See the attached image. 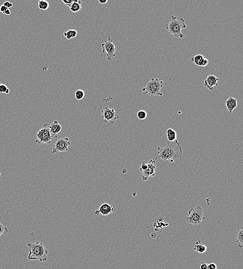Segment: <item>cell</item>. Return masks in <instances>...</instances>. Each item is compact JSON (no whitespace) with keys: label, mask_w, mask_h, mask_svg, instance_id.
Masks as SVG:
<instances>
[{"label":"cell","mask_w":243,"mask_h":269,"mask_svg":"<svg viewBox=\"0 0 243 269\" xmlns=\"http://www.w3.org/2000/svg\"><path fill=\"white\" fill-rule=\"evenodd\" d=\"M165 142L167 145L164 147H159L157 148L158 156L155 158L154 161L160 158L163 161L169 160L173 163L175 159L180 158L181 160L183 155V150L177 139L173 142L165 141Z\"/></svg>","instance_id":"1"},{"label":"cell","mask_w":243,"mask_h":269,"mask_svg":"<svg viewBox=\"0 0 243 269\" xmlns=\"http://www.w3.org/2000/svg\"><path fill=\"white\" fill-rule=\"evenodd\" d=\"M29 248V255L28 258L30 260H38L40 262L47 261L48 251L45 247L43 242H37L36 243L28 244Z\"/></svg>","instance_id":"2"},{"label":"cell","mask_w":243,"mask_h":269,"mask_svg":"<svg viewBox=\"0 0 243 269\" xmlns=\"http://www.w3.org/2000/svg\"><path fill=\"white\" fill-rule=\"evenodd\" d=\"M187 28L185 20L183 18H180L177 19V17L174 16L171 17L170 22L167 25L166 28L170 34L176 38L183 39L184 35L182 33L181 30L183 28Z\"/></svg>","instance_id":"3"},{"label":"cell","mask_w":243,"mask_h":269,"mask_svg":"<svg viewBox=\"0 0 243 269\" xmlns=\"http://www.w3.org/2000/svg\"><path fill=\"white\" fill-rule=\"evenodd\" d=\"M163 85V81L160 80L158 78H152L147 83L145 88L142 89V92L144 94H148L150 96L163 95L161 92V89Z\"/></svg>","instance_id":"4"},{"label":"cell","mask_w":243,"mask_h":269,"mask_svg":"<svg viewBox=\"0 0 243 269\" xmlns=\"http://www.w3.org/2000/svg\"><path fill=\"white\" fill-rule=\"evenodd\" d=\"M188 217L186 218L187 222L194 226H199L205 220L203 210L200 206L193 207L188 211Z\"/></svg>","instance_id":"5"},{"label":"cell","mask_w":243,"mask_h":269,"mask_svg":"<svg viewBox=\"0 0 243 269\" xmlns=\"http://www.w3.org/2000/svg\"><path fill=\"white\" fill-rule=\"evenodd\" d=\"M49 125L44 124L41 128L38 130L35 142L39 145L46 144L49 145L51 143L52 139L49 130Z\"/></svg>","instance_id":"6"},{"label":"cell","mask_w":243,"mask_h":269,"mask_svg":"<svg viewBox=\"0 0 243 269\" xmlns=\"http://www.w3.org/2000/svg\"><path fill=\"white\" fill-rule=\"evenodd\" d=\"M101 47L102 53H106L107 60L109 61H112L116 56V48L112 42V39L110 38V36H108V40L105 41L101 45Z\"/></svg>","instance_id":"7"},{"label":"cell","mask_w":243,"mask_h":269,"mask_svg":"<svg viewBox=\"0 0 243 269\" xmlns=\"http://www.w3.org/2000/svg\"><path fill=\"white\" fill-rule=\"evenodd\" d=\"M101 118L105 123L110 125L119 118V116L116 112L114 109L105 107L101 111Z\"/></svg>","instance_id":"8"},{"label":"cell","mask_w":243,"mask_h":269,"mask_svg":"<svg viewBox=\"0 0 243 269\" xmlns=\"http://www.w3.org/2000/svg\"><path fill=\"white\" fill-rule=\"evenodd\" d=\"M71 145L69 138L68 137L61 138L57 140L53 146L52 154L68 151V147Z\"/></svg>","instance_id":"9"},{"label":"cell","mask_w":243,"mask_h":269,"mask_svg":"<svg viewBox=\"0 0 243 269\" xmlns=\"http://www.w3.org/2000/svg\"><path fill=\"white\" fill-rule=\"evenodd\" d=\"M157 169V165L154 160H150L147 164V167L144 171H141L142 180L143 181H147L149 177L154 176H156V170Z\"/></svg>","instance_id":"10"},{"label":"cell","mask_w":243,"mask_h":269,"mask_svg":"<svg viewBox=\"0 0 243 269\" xmlns=\"http://www.w3.org/2000/svg\"><path fill=\"white\" fill-rule=\"evenodd\" d=\"M115 212H116V209L115 204H110L107 203H104L99 207V209L95 211L93 214L97 216H99L101 214L102 216H104Z\"/></svg>","instance_id":"11"},{"label":"cell","mask_w":243,"mask_h":269,"mask_svg":"<svg viewBox=\"0 0 243 269\" xmlns=\"http://www.w3.org/2000/svg\"><path fill=\"white\" fill-rule=\"evenodd\" d=\"M219 81V79L213 75H209L204 80L203 84L205 87L207 88L210 91L214 90L215 86L218 85V81Z\"/></svg>","instance_id":"12"},{"label":"cell","mask_w":243,"mask_h":269,"mask_svg":"<svg viewBox=\"0 0 243 269\" xmlns=\"http://www.w3.org/2000/svg\"><path fill=\"white\" fill-rule=\"evenodd\" d=\"M191 61L196 65L201 67H205L208 64V59L202 54H197L194 57H191Z\"/></svg>","instance_id":"13"},{"label":"cell","mask_w":243,"mask_h":269,"mask_svg":"<svg viewBox=\"0 0 243 269\" xmlns=\"http://www.w3.org/2000/svg\"><path fill=\"white\" fill-rule=\"evenodd\" d=\"M49 130L50 134H51L52 139L57 138L58 137V134L61 132L62 130V126L59 122L55 120L52 122L51 124L49 125Z\"/></svg>","instance_id":"14"},{"label":"cell","mask_w":243,"mask_h":269,"mask_svg":"<svg viewBox=\"0 0 243 269\" xmlns=\"http://www.w3.org/2000/svg\"><path fill=\"white\" fill-rule=\"evenodd\" d=\"M225 105L229 114H232L238 106L237 99L233 97H229L225 101Z\"/></svg>","instance_id":"15"},{"label":"cell","mask_w":243,"mask_h":269,"mask_svg":"<svg viewBox=\"0 0 243 269\" xmlns=\"http://www.w3.org/2000/svg\"><path fill=\"white\" fill-rule=\"evenodd\" d=\"M194 250L199 253H204L207 250V247L201 241H196L194 246Z\"/></svg>","instance_id":"16"},{"label":"cell","mask_w":243,"mask_h":269,"mask_svg":"<svg viewBox=\"0 0 243 269\" xmlns=\"http://www.w3.org/2000/svg\"><path fill=\"white\" fill-rule=\"evenodd\" d=\"M72 12L76 13L80 11L81 9V2L79 0H74L73 3L70 7Z\"/></svg>","instance_id":"17"},{"label":"cell","mask_w":243,"mask_h":269,"mask_svg":"<svg viewBox=\"0 0 243 269\" xmlns=\"http://www.w3.org/2000/svg\"><path fill=\"white\" fill-rule=\"evenodd\" d=\"M236 243L238 247L242 248L243 247V227L238 230L236 234Z\"/></svg>","instance_id":"18"},{"label":"cell","mask_w":243,"mask_h":269,"mask_svg":"<svg viewBox=\"0 0 243 269\" xmlns=\"http://www.w3.org/2000/svg\"><path fill=\"white\" fill-rule=\"evenodd\" d=\"M167 139L169 141L173 142L175 141L176 140H177V133L172 128H169L167 129Z\"/></svg>","instance_id":"19"},{"label":"cell","mask_w":243,"mask_h":269,"mask_svg":"<svg viewBox=\"0 0 243 269\" xmlns=\"http://www.w3.org/2000/svg\"><path fill=\"white\" fill-rule=\"evenodd\" d=\"M77 32L75 30H74V29H70V30H68V31H66V32H64L63 33V35L64 36H65L66 37V39L68 40H70L71 39H73V38H75L76 37V36H77Z\"/></svg>","instance_id":"20"},{"label":"cell","mask_w":243,"mask_h":269,"mask_svg":"<svg viewBox=\"0 0 243 269\" xmlns=\"http://www.w3.org/2000/svg\"><path fill=\"white\" fill-rule=\"evenodd\" d=\"M38 7L40 10H47L49 7V4L47 1L39 0L38 2Z\"/></svg>","instance_id":"21"},{"label":"cell","mask_w":243,"mask_h":269,"mask_svg":"<svg viewBox=\"0 0 243 269\" xmlns=\"http://www.w3.org/2000/svg\"><path fill=\"white\" fill-rule=\"evenodd\" d=\"M75 96L77 100L80 101L81 99H83L85 96V92L84 91L81 89H79L76 91V92L75 93Z\"/></svg>","instance_id":"22"},{"label":"cell","mask_w":243,"mask_h":269,"mask_svg":"<svg viewBox=\"0 0 243 269\" xmlns=\"http://www.w3.org/2000/svg\"><path fill=\"white\" fill-rule=\"evenodd\" d=\"M137 118H138L139 120H145V119L146 118L147 116V114L146 111L143 110H139V111L137 112Z\"/></svg>","instance_id":"23"},{"label":"cell","mask_w":243,"mask_h":269,"mask_svg":"<svg viewBox=\"0 0 243 269\" xmlns=\"http://www.w3.org/2000/svg\"><path fill=\"white\" fill-rule=\"evenodd\" d=\"M8 229L0 222V237H2L8 233Z\"/></svg>","instance_id":"24"},{"label":"cell","mask_w":243,"mask_h":269,"mask_svg":"<svg viewBox=\"0 0 243 269\" xmlns=\"http://www.w3.org/2000/svg\"><path fill=\"white\" fill-rule=\"evenodd\" d=\"M8 89V87L5 84L1 83V84L0 85V93H5L6 91Z\"/></svg>","instance_id":"25"},{"label":"cell","mask_w":243,"mask_h":269,"mask_svg":"<svg viewBox=\"0 0 243 269\" xmlns=\"http://www.w3.org/2000/svg\"><path fill=\"white\" fill-rule=\"evenodd\" d=\"M207 266H208V264L205 262L203 261L200 264V269H207Z\"/></svg>","instance_id":"26"},{"label":"cell","mask_w":243,"mask_h":269,"mask_svg":"<svg viewBox=\"0 0 243 269\" xmlns=\"http://www.w3.org/2000/svg\"><path fill=\"white\" fill-rule=\"evenodd\" d=\"M74 0H62V2L64 3L66 5L68 6L69 7L73 3Z\"/></svg>","instance_id":"27"},{"label":"cell","mask_w":243,"mask_h":269,"mask_svg":"<svg viewBox=\"0 0 243 269\" xmlns=\"http://www.w3.org/2000/svg\"><path fill=\"white\" fill-rule=\"evenodd\" d=\"M3 5L4 6H5L7 8H9L12 7H13V4L11 2H9L8 1H6L5 2L3 3Z\"/></svg>","instance_id":"28"},{"label":"cell","mask_w":243,"mask_h":269,"mask_svg":"<svg viewBox=\"0 0 243 269\" xmlns=\"http://www.w3.org/2000/svg\"><path fill=\"white\" fill-rule=\"evenodd\" d=\"M207 268L209 269H217V265L215 263H211L208 264Z\"/></svg>","instance_id":"29"},{"label":"cell","mask_w":243,"mask_h":269,"mask_svg":"<svg viewBox=\"0 0 243 269\" xmlns=\"http://www.w3.org/2000/svg\"><path fill=\"white\" fill-rule=\"evenodd\" d=\"M0 8H1V11L3 13V14H4L6 10L8 9L5 6H4L3 5H1V6H0Z\"/></svg>","instance_id":"30"},{"label":"cell","mask_w":243,"mask_h":269,"mask_svg":"<svg viewBox=\"0 0 243 269\" xmlns=\"http://www.w3.org/2000/svg\"><path fill=\"white\" fill-rule=\"evenodd\" d=\"M108 2L107 0H99V2L102 4H106Z\"/></svg>","instance_id":"31"},{"label":"cell","mask_w":243,"mask_h":269,"mask_svg":"<svg viewBox=\"0 0 243 269\" xmlns=\"http://www.w3.org/2000/svg\"><path fill=\"white\" fill-rule=\"evenodd\" d=\"M4 14H5L6 15H9L11 14V10H9V9H7L4 12Z\"/></svg>","instance_id":"32"},{"label":"cell","mask_w":243,"mask_h":269,"mask_svg":"<svg viewBox=\"0 0 243 269\" xmlns=\"http://www.w3.org/2000/svg\"><path fill=\"white\" fill-rule=\"evenodd\" d=\"M156 236H157V235H156V234L154 233H152V234H151V237H152V238H154H154L156 237Z\"/></svg>","instance_id":"33"},{"label":"cell","mask_w":243,"mask_h":269,"mask_svg":"<svg viewBox=\"0 0 243 269\" xmlns=\"http://www.w3.org/2000/svg\"><path fill=\"white\" fill-rule=\"evenodd\" d=\"M122 172H123V173H127V170H126V169H123Z\"/></svg>","instance_id":"34"},{"label":"cell","mask_w":243,"mask_h":269,"mask_svg":"<svg viewBox=\"0 0 243 269\" xmlns=\"http://www.w3.org/2000/svg\"><path fill=\"white\" fill-rule=\"evenodd\" d=\"M9 93V89H8L7 90V91H6L5 94H8Z\"/></svg>","instance_id":"35"},{"label":"cell","mask_w":243,"mask_h":269,"mask_svg":"<svg viewBox=\"0 0 243 269\" xmlns=\"http://www.w3.org/2000/svg\"><path fill=\"white\" fill-rule=\"evenodd\" d=\"M1 172H0V176H1Z\"/></svg>","instance_id":"36"},{"label":"cell","mask_w":243,"mask_h":269,"mask_svg":"<svg viewBox=\"0 0 243 269\" xmlns=\"http://www.w3.org/2000/svg\"><path fill=\"white\" fill-rule=\"evenodd\" d=\"M0 11H1V8H0Z\"/></svg>","instance_id":"37"},{"label":"cell","mask_w":243,"mask_h":269,"mask_svg":"<svg viewBox=\"0 0 243 269\" xmlns=\"http://www.w3.org/2000/svg\"><path fill=\"white\" fill-rule=\"evenodd\" d=\"M1 83H0V85H1Z\"/></svg>","instance_id":"38"},{"label":"cell","mask_w":243,"mask_h":269,"mask_svg":"<svg viewBox=\"0 0 243 269\" xmlns=\"http://www.w3.org/2000/svg\"><path fill=\"white\" fill-rule=\"evenodd\" d=\"M207 269H208V268H207Z\"/></svg>","instance_id":"39"}]
</instances>
